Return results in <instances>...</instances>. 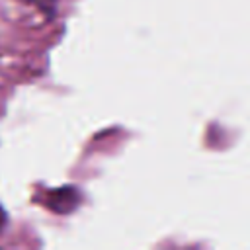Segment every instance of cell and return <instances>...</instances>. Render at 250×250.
<instances>
[{"instance_id":"obj_1","label":"cell","mask_w":250,"mask_h":250,"mask_svg":"<svg viewBox=\"0 0 250 250\" xmlns=\"http://www.w3.org/2000/svg\"><path fill=\"white\" fill-rule=\"evenodd\" d=\"M78 201H80L78 191H76L74 188L64 186V188H59V189H55V191L51 193V197H49V207L55 209L57 213H68V211H72V209L78 205Z\"/></svg>"},{"instance_id":"obj_2","label":"cell","mask_w":250,"mask_h":250,"mask_svg":"<svg viewBox=\"0 0 250 250\" xmlns=\"http://www.w3.org/2000/svg\"><path fill=\"white\" fill-rule=\"evenodd\" d=\"M4 225H6V211H4L2 205H0V230L4 229Z\"/></svg>"}]
</instances>
